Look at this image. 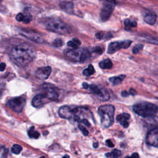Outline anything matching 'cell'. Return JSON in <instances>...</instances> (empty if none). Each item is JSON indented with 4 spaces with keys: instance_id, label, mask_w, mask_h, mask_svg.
Returning a JSON list of instances; mask_svg holds the SVG:
<instances>
[{
    "instance_id": "cell-1",
    "label": "cell",
    "mask_w": 158,
    "mask_h": 158,
    "mask_svg": "<svg viewBox=\"0 0 158 158\" xmlns=\"http://www.w3.org/2000/svg\"><path fill=\"white\" fill-rule=\"evenodd\" d=\"M35 50L28 44H20L10 50L9 57L17 66L24 67L32 62L36 57Z\"/></svg>"
},
{
    "instance_id": "cell-2",
    "label": "cell",
    "mask_w": 158,
    "mask_h": 158,
    "mask_svg": "<svg viewBox=\"0 0 158 158\" xmlns=\"http://www.w3.org/2000/svg\"><path fill=\"white\" fill-rule=\"evenodd\" d=\"M45 25L48 30L61 35H67L71 31L70 27L67 24L56 18L47 19L45 22Z\"/></svg>"
},
{
    "instance_id": "cell-3",
    "label": "cell",
    "mask_w": 158,
    "mask_h": 158,
    "mask_svg": "<svg viewBox=\"0 0 158 158\" xmlns=\"http://www.w3.org/2000/svg\"><path fill=\"white\" fill-rule=\"evenodd\" d=\"M133 111L139 115L143 118H151L156 115L157 112V106L156 104L143 102L134 105Z\"/></svg>"
},
{
    "instance_id": "cell-4",
    "label": "cell",
    "mask_w": 158,
    "mask_h": 158,
    "mask_svg": "<svg viewBox=\"0 0 158 158\" xmlns=\"http://www.w3.org/2000/svg\"><path fill=\"white\" fill-rule=\"evenodd\" d=\"M114 106L111 104L103 105L98 108V114L103 127L108 128L112 125L114 123Z\"/></svg>"
},
{
    "instance_id": "cell-5",
    "label": "cell",
    "mask_w": 158,
    "mask_h": 158,
    "mask_svg": "<svg viewBox=\"0 0 158 158\" xmlns=\"http://www.w3.org/2000/svg\"><path fill=\"white\" fill-rule=\"evenodd\" d=\"M65 56L75 62L83 63L86 62L91 57L90 52L86 48H72L64 51Z\"/></svg>"
},
{
    "instance_id": "cell-6",
    "label": "cell",
    "mask_w": 158,
    "mask_h": 158,
    "mask_svg": "<svg viewBox=\"0 0 158 158\" xmlns=\"http://www.w3.org/2000/svg\"><path fill=\"white\" fill-rule=\"evenodd\" d=\"M88 88L94 95L96 96L99 100L103 101H106L109 100L110 94L106 88H102L94 84L89 85Z\"/></svg>"
},
{
    "instance_id": "cell-7",
    "label": "cell",
    "mask_w": 158,
    "mask_h": 158,
    "mask_svg": "<svg viewBox=\"0 0 158 158\" xmlns=\"http://www.w3.org/2000/svg\"><path fill=\"white\" fill-rule=\"evenodd\" d=\"M19 33L22 36L30 40V41L35 42V43H43L45 42L43 38H42V37L40 34L36 33L35 31L31 30L21 28L19 30Z\"/></svg>"
},
{
    "instance_id": "cell-8",
    "label": "cell",
    "mask_w": 158,
    "mask_h": 158,
    "mask_svg": "<svg viewBox=\"0 0 158 158\" xmlns=\"http://www.w3.org/2000/svg\"><path fill=\"white\" fill-rule=\"evenodd\" d=\"M26 100L22 97H16L8 101V106L16 112H21L25 106Z\"/></svg>"
},
{
    "instance_id": "cell-9",
    "label": "cell",
    "mask_w": 158,
    "mask_h": 158,
    "mask_svg": "<svg viewBox=\"0 0 158 158\" xmlns=\"http://www.w3.org/2000/svg\"><path fill=\"white\" fill-rule=\"evenodd\" d=\"M132 43L131 40H125L122 41H114L109 45L108 52L109 54H113L121 49H127Z\"/></svg>"
},
{
    "instance_id": "cell-10",
    "label": "cell",
    "mask_w": 158,
    "mask_h": 158,
    "mask_svg": "<svg viewBox=\"0 0 158 158\" xmlns=\"http://www.w3.org/2000/svg\"><path fill=\"white\" fill-rule=\"evenodd\" d=\"M114 9V5L112 3L108 1L103 4L100 13V19L103 22L107 21L109 19L113 12Z\"/></svg>"
},
{
    "instance_id": "cell-11",
    "label": "cell",
    "mask_w": 158,
    "mask_h": 158,
    "mask_svg": "<svg viewBox=\"0 0 158 158\" xmlns=\"http://www.w3.org/2000/svg\"><path fill=\"white\" fill-rule=\"evenodd\" d=\"M77 109L78 108L72 109L68 106H63L59 108L58 113L61 118L66 119H70L74 116Z\"/></svg>"
},
{
    "instance_id": "cell-12",
    "label": "cell",
    "mask_w": 158,
    "mask_h": 158,
    "mask_svg": "<svg viewBox=\"0 0 158 158\" xmlns=\"http://www.w3.org/2000/svg\"><path fill=\"white\" fill-rule=\"evenodd\" d=\"M146 143L150 146L157 148L158 146V130L157 127L151 129L147 133Z\"/></svg>"
},
{
    "instance_id": "cell-13",
    "label": "cell",
    "mask_w": 158,
    "mask_h": 158,
    "mask_svg": "<svg viewBox=\"0 0 158 158\" xmlns=\"http://www.w3.org/2000/svg\"><path fill=\"white\" fill-rule=\"evenodd\" d=\"M49 101H50L47 98L45 94L44 93H41L37 94V95L33 98L31 103H32L33 106L38 108L42 107L44 104H45Z\"/></svg>"
},
{
    "instance_id": "cell-14",
    "label": "cell",
    "mask_w": 158,
    "mask_h": 158,
    "mask_svg": "<svg viewBox=\"0 0 158 158\" xmlns=\"http://www.w3.org/2000/svg\"><path fill=\"white\" fill-rule=\"evenodd\" d=\"M51 73V68L49 66L40 67L35 72V76L40 80H46L50 76Z\"/></svg>"
},
{
    "instance_id": "cell-15",
    "label": "cell",
    "mask_w": 158,
    "mask_h": 158,
    "mask_svg": "<svg viewBox=\"0 0 158 158\" xmlns=\"http://www.w3.org/2000/svg\"><path fill=\"white\" fill-rule=\"evenodd\" d=\"M43 91L44 93L47 98L51 101H55L58 98V94L56 93V91L50 87L49 85H44L43 87Z\"/></svg>"
},
{
    "instance_id": "cell-16",
    "label": "cell",
    "mask_w": 158,
    "mask_h": 158,
    "mask_svg": "<svg viewBox=\"0 0 158 158\" xmlns=\"http://www.w3.org/2000/svg\"><path fill=\"white\" fill-rule=\"evenodd\" d=\"M130 118V115L128 113H122L117 116V121L124 128H127L129 125V120Z\"/></svg>"
},
{
    "instance_id": "cell-17",
    "label": "cell",
    "mask_w": 158,
    "mask_h": 158,
    "mask_svg": "<svg viewBox=\"0 0 158 158\" xmlns=\"http://www.w3.org/2000/svg\"><path fill=\"white\" fill-rule=\"evenodd\" d=\"M60 8L69 14H72L73 13V4L71 2H61L59 4Z\"/></svg>"
},
{
    "instance_id": "cell-18",
    "label": "cell",
    "mask_w": 158,
    "mask_h": 158,
    "mask_svg": "<svg viewBox=\"0 0 158 158\" xmlns=\"http://www.w3.org/2000/svg\"><path fill=\"white\" fill-rule=\"evenodd\" d=\"M156 20H157V16L156 14L153 13L146 14L144 17L145 22L151 25H154L156 23Z\"/></svg>"
},
{
    "instance_id": "cell-19",
    "label": "cell",
    "mask_w": 158,
    "mask_h": 158,
    "mask_svg": "<svg viewBox=\"0 0 158 158\" xmlns=\"http://www.w3.org/2000/svg\"><path fill=\"white\" fill-rule=\"evenodd\" d=\"M99 65L103 69H109L112 67V62L109 59H106L101 61Z\"/></svg>"
},
{
    "instance_id": "cell-20",
    "label": "cell",
    "mask_w": 158,
    "mask_h": 158,
    "mask_svg": "<svg viewBox=\"0 0 158 158\" xmlns=\"http://www.w3.org/2000/svg\"><path fill=\"white\" fill-rule=\"evenodd\" d=\"M124 25H125V29L126 30H130L132 28L136 27L137 24H136L135 20H132L130 19H126L124 21Z\"/></svg>"
},
{
    "instance_id": "cell-21",
    "label": "cell",
    "mask_w": 158,
    "mask_h": 158,
    "mask_svg": "<svg viewBox=\"0 0 158 158\" xmlns=\"http://www.w3.org/2000/svg\"><path fill=\"white\" fill-rule=\"evenodd\" d=\"M81 45V41L78 38H73L67 42V46L71 48H77Z\"/></svg>"
},
{
    "instance_id": "cell-22",
    "label": "cell",
    "mask_w": 158,
    "mask_h": 158,
    "mask_svg": "<svg viewBox=\"0 0 158 158\" xmlns=\"http://www.w3.org/2000/svg\"><path fill=\"white\" fill-rule=\"evenodd\" d=\"M125 77V76L121 75L119 77H113L109 79V81L114 85H118L121 84L124 80V79Z\"/></svg>"
},
{
    "instance_id": "cell-23",
    "label": "cell",
    "mask_w": 158,
    "mask_h": 158,
    "mask_svg": "<svg viewBox=\"0 0 158 158\" xmlns=\"http://www.w3.org/2000/svg\"><path fill=\"white\" fill-rule=\"evenodd\" d=\"M28 135L29 137L31 139H37L39 138V136H40L39 132L35 130L34 127H31L30 128V129L28 132Z\"/></svg>"
},
{
    "instance_id": "cell-24",
    "label": "cell",
    "mask_w": 158,
    "mask_h": 158,
    "mask_svg": "<svg viewBox=\"0 0 158 158\" xmlns=\"http://www.w3.org/2000/svg\"><path fill=\"white\" fill-rule=\"evenodd\" d=\"M122 156V152L119 150H113L111 153H107L106 154V156L108 157H114V158H117L119 157Z\"/></svg>"
},
{
    "instance_id": "cell-25",
    "label": "cell",
    "mask_w": 158,
    "mask_h": 158,
    "mask_svg": "<svg viewBox=\"0 0 158 158\" xmlns=\"http://www.w3.org/2000/svg\"><path fill=\"white\" fill-rule=\"evenodd\" d=\"M94 72L95 71H94L93 66L91 64H90L87 69H84V70L83 71V74L85 76H90L93 75Z\"/></svg>"
},
{
    "instance_id": "cell-26",
    "label": "cell",
    "mask_w": 158,
    "mask_h": 158,
    "mask_svg": "<svg viewBox=\"0 0 158 158\" xmlns=\"http://www.w3.org/2000/svg\"><path fill=\"white\" fill-rule=\"evenodd\" d=\"M22 150V147L19 145H14L11 148L13 153L15 154H19Z\"/></svg>"
},
{
    "instance_id": "cell-27",
    "label": "cell",
    "mask_w": 158,
    "mask_h": 158,
    "mask_svg": "<svg viewBox=\"0 0 158 158\" xmlns=\"http://www.w3.org/2000/svg\"><path fill=\"white\" fill-rule=\"evenodd\" d=\"M51 45L52 46L56 47V48H59L63 45V41L60 38H56L53 41H52Z\"/></svg>"
},
{
    "instance_id": "cell-28",
    "label": "cell",
    "mask_w": 158,
    "mask_h": 158,
    "mask_svg": "<svg viewBox=\"0 0 158 158\" xmlns=\"http://www.w3.org/2000/svg\"><path fill=\"white\" fill-rule=\"evenodd\" d=\"M143 45H142V44H137V45H136L133 48L132 52H133V53L134 55H136L137 53H139V52L143 49Z\"/></svg>"
},
{
    "instance_id": "cell-29",
    "label": "cell",
    "mask_w": 158,
    "mask_h": 158,
    "mask_svg": "<svg viewBox=\"0 0 158 158\" xmlns=\"http://www.w3.org/2000/svg\"><path fill=\"white\" fill-rule=\"evenodd\" d=\"M78 127H79V129L82 132V133H83V135L84 136H87L88 135V133H89L88 131L85 127H84L83 125H82L81 124H79Z\"/></svg>"
},
{
    "instance_id": "cell-30",
    "label": "cell",
    "mask_w": 158,
    "mask_h": 158,
    "mask_svg": "<svg viewBox=\"0 0 158 158\" xmlns=\"http://www.w3.org/2000/svg\"><path fill=\"white\" fill-rule=\"evenodd\" d=\"M31 20V16H30V15H28V16H24L23 22L24 23H25V24H28V23H29L30 22Z\"/></svg>"
},
{
    "instance_id": "cell-31",
    "label": "cell",
    "mask_w": 158,
    "mask_h": 158,
    "mask_svg": "<svg viewBox=\"0 0 158 158\" xmlns=\"http://www.w3.org/2000/svg\"><path fill=\"white\" fill-rule=\"evenodd\" d=\"M24 18V16L22 13H19L16 16V20L19 22H21V21H23Z\"/></svg>"
},
{
    "instance_id": "cell-32",
    "label": "cell",
    "mask_w": 158,
    "mask_h": 158,
    "mask_svg": "<svg viewBox=\"0 0 158 158\" xmlns=\"http://www.w3.org/2000/svg\"><path fill=\"white\" fill-rule=\"evenodd\" d=\"M93 51L94 52H97V53H99V54H101L102 52H103V49L101 47L97 46V47H95V48H93Z\"/></svg>"
},
{
    "instance_id": "cell-33",
    "label": "cell",
    "mask_w": 158,
    "mask_h": 158,
    "mask_svg": "<svg viewBox=\"0 0 158 158\" xmlns=\"http://www.w3.org/2000/svg\"><path fill=\"white\" fill-rule=\"evenodd\" d=\"M80 122L82 123V124H83L87 126V127H90V126H91L90 122L88 121V120H87V119H82L80 121Z\"/></svg>"
},
{
    "instance_id": "cell-34",
    "label": "cell",
    "mask_w": 158,
    "mask_h": 158,
    "mask_svg": "<svg viewBox=\"0 0 158 158\" xmlns=\"http://www.w3.org/2000/svg\"><path fill=\"white\" fill-rule=\"evenodd\" d=\"M96 37L98 40H101L104 37V34L102 32H98V33L96 34Z\"/></svg>"
},
{
    "instance_id": "cell-35",
    "label": "cell",
    "mask_w": 158,
    "mask_h": 158,
    "mask_svg": "<svg viewBox=\"0 0 158 158\" xmlns=\"http://www.w3.org/2000/svg\"><path fill=\"white\" fill-rule=\"evenodd\" d=\"M5 68H6L5 63L0 62V71H3V70H4Z\"/></svg>"
},
{
    "instance_id": "cell-36",
    "label": "cell",
    "mask_w": 158,
    "mask_h": 158,
    "mask_svg": "<svg viewBox=\"0 0 158 158\" xmlns=\"http://www.w3.org/2000/svg\"><path fill=\"white\" fill-rule=\"evenodd\" d=\"M106 145L108 146H109V148H113V147H114V144L112 143V142L110 140H106Z\"/></svg>"
},
{
    "instance_id": "cell-37",
    "label": "cell",
    "mask_w": 158,
    "mask_h": 158,
    "mask_svg": "<svg viewBox=\"0 0 158 158\" xmlns=\"http://www.w3.org/2000/svg\"><path fill=\"white\" fill-rule=\"evenodd\" d=\"M129 93L127 92V91H123L121 93V95L122 97H127L129 95Z\"/></svg>"
},
{
    "instance_id": "cell-38",
    "label": "cell",
    "mask_w": 158,
    "mask_h": 158,
    "mask_svg": "<svg viewBox=\"0 0 158 158\" xmlns=\"http://www.w3.org/2000/svg\"><path fill=\"white\" fill-rule=\"evenodd\" d=\"M129 94H132V95H135V94H136V91L135 90L131 88V89L130 90V91H129Z\"/></svg>"
},
{
    "instance_id": "cell-39",
    "label": "cell",
    "mask_w": 158,
    "mask_h": 158,
    "mask_svg": "<svg viewBox=\"0 0 158 158\" xmlns=\"http://www.w3.org/2000/svg\"><path fill=\"white\" fill-rule=\"evenodd\" d=\"M82 87L84 88V89H88V87H89V85L88 84H87V83H83L82 84Z\"/></svg>"
},
{
    "instance_id": "cell-40",
    "label": "cell",
    "mask_w": 158,
    "mask_h": 158,
    "mask_svg": "<svg viewBox=\"0 0 158 158\" xmlns=\"http://www.w3.org/2000/svg\"><path fill=\"white\" fill-rule=\"evenodd\" d=\"M131 157H139V155L136 153H133V154H132L131 155Z\"/></svg>"
},
{
    "instance_id": "cell-41",
    "label": "cell",
    "mask_w": 158,
    "mask_h": 158,
    "mask_svg": "<svg viewBox=\"0 0 158 158\" xmlns=\"http://www.w3.org/2000/svg\"><path fill=\"white\" fill-rule=\"evenodd\" d=\"M107 1L112 3H117V0H106Z\"/></svg>"
},
{
    "instance_id": "cell-42",
    "label": "cell",
    "mask_w": 158,
    "mask_h": 158,
    "mask_svg": "<svg viewBox=\"0 0 158 158\" xmlns=\"http://www.w3.org/2000/svg\"><path fill=\"white\" fill-rule=\"evenodd\" d=\"M93 147H94V148H97L98 147V143H94V144H93Z\"/></svg>"
},
{
    "instance_id": "cell-43",
    "label": "cell",
    "mask_w": 158,
    "mask_h": 158,
    "mask_svg": "<svg viewBox=\"0 0 158 158\" xmlns=\"http://www.w3.org/2000/svg\"><path fill=\"white\" fill-rule=\"evenodd\" d=\"M1 97H2V91L1 90H0V98H1Z\"/></svg>"
},
{
    "instance_id": "cell-44",
    "label": "cell",
    "mask_w": 158,
    "mask_h": 158,
    "mask_svg": "<svg viewBox=\"0 0 158 158\" xmlns=\"http://www.w3.org/2000/svg\"><path fill=\"white\" fill-rule=\"evenodd\" d=\"M64 157H69V156H67V155H66V156H64Z\"/></svg>"
}]
</instances>
